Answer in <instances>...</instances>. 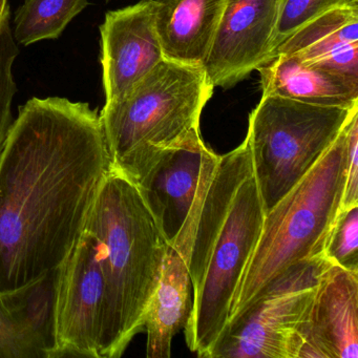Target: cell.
<instances>
[{"label": "cell", "mask_w": 358, "mask_h": 358, "mask_svg": "<svg viewBox=\"0 0 358 358\" xmlns=\"http://www.w3.org/2000/svg\"><path fill=\"white\" fill-rule=\"evenodd\" d=\"M89 6L87 0H24L14 17L16 43H33L62 36L66 27Z\"/></svg>", "instance_id": "obj_18"}, {"label": "cell", "mask_w": 358, "mask_h": 358, "mask_svg": "<svg viewBox=\"0 0 358 358\" xmlns=\"http://www.w3.org/2000/svg\"><path fill=\"white\" fill-rule=\"evenodd\" d=\"M358 43V7L338 8L322 14L278 45V55L313 62L351 43Z\"/></svg>", "instance_id": "obj_17"}, {"label": "cell", "mask_w": 358, "mask_h": 358, "mask_svg": "<svg viewBox=\"0 0 358 358\" xmlns=\"http://www.w3.org/2000/svg\"><path fill=\"white\" fill-rule=\"evenodd\" d=\"M347 161L345 124L309 173L265 213L261 234L232 299L225 333L280 274L301 262L322 257L341 209Z\"/></svg>", "instance_id": "obj_5"}, {"label": "cell", "mask_w": 358, "mask_h": 358, "mask_svg": "<svg viewBox=\"0 0 358 358\" xmlns=\"http://www.w3.org/2000/svg\"><path fill=\"white\" fill-rule=\"evenodd\" d=\"M104 275L95 236L85 229L64 265L57 303L56 358H99Z\"/></svg>", "instance_id": "obj_9"}, {"label": "cell", "mask_w": 358, "mask_h": 358, "mask_svg": "<svg viewBox=\"0 0 358 358\" xmlns=\"http://www.w3.org/2000/svg\"><path fill=\"white\" fill-rule=\"evenodd\" d=\"M11 11L6 12L0 22V155L13 124L12 103L17 92L13 77V64L20 51L13 36Z\"/></svg>", "instance_id": "obj_19"}, {"label": "cell", "mask_w": 358, "mask_h": 358, "mask_svg": "<svg viewBox=\"0 0 358 358\" xmlns=\"http://www.w3.org/2000/svg\"><path fill=\"white\" fill-rule=\"evenodd\" d=\"M158 0H140L106 14L100 26V64L106 104L124 97L164 59L156 26Z\"/></svg>", "instance_id": "obj_10"}, {"label": "cell", "mask_w": 358, "mask_h": 358, "mask_svg": "<svg viewBox=\"0 0 358 358\" xmlns=\"http://www.w3.org/2000/svg\"><path fill=\"white\" fill-rule=\"evenodd\" d=\"M10 9L9 0H0V22L3 20L6 12Z\"/></svg>", "instance_id": "obj_24"}, {"label": "cell", "mask_w": 358, "mask_h": 358, "mask_svg": "<svg viewBox=\"0 0 358 358\" xmlns=\"http://www.w3.org/2000/svg\"><path fill=\"white\" fill-rule=\"evenodd\" d=\"M203 66L164 59L124 97L99 113L110 171L137 185L169 152L201 137L213 95Z\"/></svg>", "instance_id": "obj_4"}, {"label": "cell", "mask_w": 358, "mask_h": 358, "mask_svg": "<svg viewBox=\"0 0 358 358\" xmlns=\"http://www.w3.org/2000/svg\"><path fill=\"white\" fill-rule=\"evenodd\" d=\"M226 0H158L156 26L163 55L204 66Z\"/></svg>", "instance_id": "obj_13"}, {"label": "cell", "mask_w": 358, "mask_h": 358, "mask_svg": "<svg viewBox=\"0 0 358 358\" xmlns=\"http://www.w3.org/2000/svg\"><path fill=\"white\" fill-rule=\"evenodd\" d=\"M110 173L97 108L60 97L20 106L0 155V293L68 261Z\"/></svg>", "instance_id": "obj_1"}, {"label": "cell", "mask_w": 358, "mask_h": 358, "mask_svg": "<svg viewBox=\"0 0 358 358\" xmlns=\"http://www.w3.org/2000/svg\"><path fill=\"white\" fill-rule=\"evenodd\" d=\"M280 0H226L204 68L213 87L231 89L273 60Z\"/></svg>", "instance_id": "obj_8"}, {"label": "cell", "mask_w": 358, "mask_h": 358, "mask_svg": "<svg viewBox=\"0 0 358 358\" xmlns=\"http://www.w3.org/2000/svg\"><path fill=\"white\" fill-rule=\"evenodd\" d=\"M348 7H358V0H280L273 36L274 52L280 43L308 22L327 12Z\"/></svg>", "instance_id": "obj_21"}, {"label": "cell", "mask_w": 358, "mask_h": 358, "mask_svg": "<svg viewBox=\"0 0 358 358\" xmlns=\"http://www.w3.org/2000/svg\"><path fill=\"white\" fill-rule=\"evenodd\" d=\"M0 358H47L36 341L10 315L0 296Z\"/></svg>", "instance_id": "obj_22"}, {"label": "cell", "mask_w": 358, "mask_h": 358, "mask_svg": "<svg viewBox=\"0 0 358 358\" xmlns=\"http://www.w3.org/2000/svg\"><path fill=\"white\" fill-rule=\"evenodd\" d=\"M85 229L95 236L104 275L98 355L119 358L144 328L167 243L133 183L110 171Z\"/></svg>", "instance_id": "obj_3"}, {"label": "cell", "mask_w": 358, "mask_h": 358, "mask_svg": "<svg viewBox=\"0 0 358 358\" xmlns=\"http://www.w3.org/2000/svg\"><path fill=\"white\" fill-rule=\"evenodd\" d=\"M264 217L248 140L223 156L205 148L198 192L176 236L185 245L194 291L186 343L200 357L210 358L225 333Z\"/></svg>", "instance_id": "obj_2"}, {"label": "cell", "mask_w": 358, "mask_h": 358, "mask_svg": "<svg viewBox=\"0 0 358 358\" xmlns=\"http://www.w3.org/2000/svg\"><path fill=\"white\" fill-rule=\"evenodd\" d=\"M206 148L198 137L171 150L135 185L167 244L175 240L187 219Z\"/></svg>", "instance_id": "obj_12"}, {"label": "cell", "mask_w": 358, "mask_h": 358, "mask_svg": "<svg viewBox=\"0 0 358 358\" xmlns=\"http://www.w3.org/2000/svg\"><path fill=\"white\" fill-rule=\"evenodd\" d=\"M324 255L280 274L226 331L210 358H299V330L307 320Z\"/></svg>", "instance_id": "obj_7"}, {"label": "cell", "mask_w": 358, "mask_h": 358, "mask_svg": "<svg viewBox=\"0 0 358 358\" xmlns=\"http://www.w3.org/2000/svg\"><path fill=\"white\" fill-rule=\"evenodd\" d=\"M262 95L303 103L351 108L358 104V83L306 64L293 55H278L257 70Z\"/></svg>", "instance_id": "obj_15"}, {"label": "cell", "mask_w": 358, "mask_h": 358, "mask_svg": "<svg viewBox=\"0 0 358 358\" xmlns=\"http://www.w3.org/2000/svg\"><path fill=\"white\" fill-rule=\"evenodd\" d=\"M348 161L341 208L358 205V110L347 123Z\"/></svg>", "instance_id": "obj_23"}, {"label": "cell", "mask_w": 358, "mask_h": 358, "mask_svg": "<svg viewBox=\"0 0 358 358\" xmlns=\"http://www.w3.org/2000/svg\"><path fill=\"white\" fill-rule=\"evenodd\" d=\"M357 110L358 104L316 106L262 95L246 139L265 213L309 173Z\"/></svg>", "instance_id": "obj_6"}, {"label": "cell", "mask_w": 358, "mask_h": 358, "mask_svg": "<svg viewBox=\"0 0 358 358\" xmlns=\"http://www.w3.org/2000/svg\"><path fill=\"white\" fill-rule=\"evenodd\" d=\"M329 263L358 271V205L339 209L324 243Z\"/></svg>", "instance_id": "obj_20"}, {"label": "cell", "mask_w": 358, "mask_h": 358, "mask_svg": "<svg viewBox=\"0 0 358 358\" xmlns=\"http://www.w3.org/2000/svg\"><path fill=\"white\" fill-rule=\"evenodd\" d=\"M299 336V358L358 357V271L327 261Z\"/></svg>", "instance_id": "obj_11"}, {"label": "cell", "mask_w": 358, "mask_h": 358, "mask_svg": "<svg viewBox=\"0 0 358 358\" xmlns=\"http://www.w3.org/2000/svg\"><path fill=\"white\" fill-rule=\"evenodd\" d=\"M192 280L183 245L167 244L162 271L144 320L148 358H169L173 336L185 327L192 309Z\"/></svg>", "instance_id": "obj_14"}, {"label": "cell", "mask_w": 358, "mask_h": 358, "mask_svg": "<svg viewBox=\"0 0 358 358\" xmlns=\"http://www.w3.org/2000/svg\"><path fill=\"white\" fill-rule=\"evenodd\" d=\"M64 265L66 263L32 284L0 293L10 315L36 341L47 358H56L57 354L58 293Z\"/></svg>", "instance_id": "obj_16"}]
</instances>
